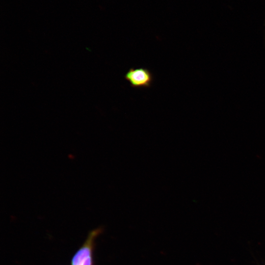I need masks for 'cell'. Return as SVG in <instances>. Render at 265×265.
Returning <instances> with one entry per match:
<instances>
[{
    "mask_svg": "<svg viewBox=\"0 0 265 265\" xmlns=\"http://www.w3.org/2000/svg\"><path fill=\"white\" fill-rule=\"evenodd\" d=\"M125 79L131 87L135 88L150 87L153 81V75L147 68H131L126 73Z\"/></svg>",
    "mask_w": 265,
    "mask_h": 265,
    "instance_id": "cell-1",
    "label": "cell"
},
{
    "mask_svg": "<svg viewBox=\"0 0 265 265\" xmlns=\"http://www.w3.org/2000/svg\"><path fill=\"white\" fill-rule=\"evenodd\" d=\"M101 230L98 229L92 231L89 235L83 245L73 256L72 265H92V250L94 238L100 233Z\"/></svg>",
    "mask_w": 265,
    "mask_h": 265,
    "instance_id": "cell-2",
    "label": "cell"
}]
</instances>
